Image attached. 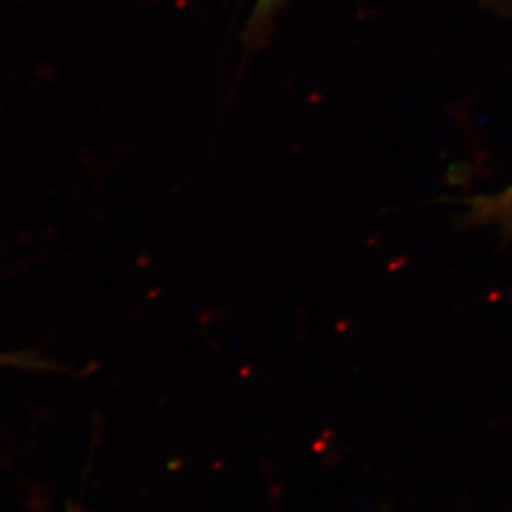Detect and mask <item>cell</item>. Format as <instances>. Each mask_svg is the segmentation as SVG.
Masks as SVG:
<instances>
[{
  "label": "cell",
  "instance_id": "1",
  "mask_svg": "<svg viewBox=\"0 0 512 512\" xmlns=\"http://www.w3.org/2000/svg\"><path fill=\"white\" fill-rule=\"evenodd\" d=\"M283 2L285 0H256L255 14H253V19H251L253 29L266 27V23L283 6Z\"/></svg>",
  "mask_w": 512,
  "mask_h": 512
},
{
  "label": "cell",
  "instance_id": "2",
  "mask_svg": "<svg viewBox=\"0 0 512 512\" xmlns=\"http://www.w3.org/2000/svg\"><path fill=\"white\" fill-rule=\"evenodd\" d=\"M488 211H507L509 207H512V190L511 192H507L503 198H499V200H495V202L490 203V205H484Z\"/></svg>",
  "mask_w": 512,
  "mask_h": 512
}]
</instances>
